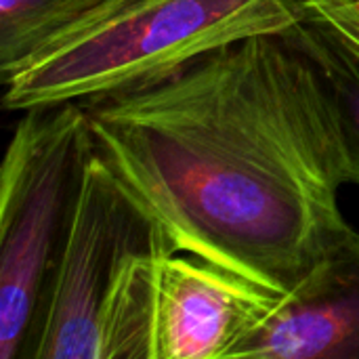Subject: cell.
Masks as SVG:
<instances>
[{"instance_id":"cell-1","label":"cell","mask_w":359,"mask_h":359,"mask_svg":"<svg viewBox=\"0 0 359 359\" xmlns=\"http://www.w3.org/2000/svg\"><path fill=\"white\" fill-rule=\"evenodd\" d=\"M95 151L179 252L286 294L353 227L332 101L284 34L217 48L154 84L80 101Z\"/></svg>"},{"instance_id":"cell-2","label":"cell","mask_w":359,"mask_h":359,"mask_svg":"<svg viewBox=\"0 0 359 359\" xmlns=\"http://www.w3.org/2000/svg\"><path fill=\"white\" fill-rule=\"evenodd\" d=\"M175 252L164 225L93 147L23 355L151 359L160 261Z\"/></svg>"},{"instance_id":"cell-3","label":"cell","mask_w":359,"mask_h":359,"mask_svg":"<svg viewBox=\"0 0 359 359\" xmlns=\"http://www.w3.org/2000/svg\"><path fill=\"white\" fill-rule=\"evenodd\" d=\"M299 19L297 0H103L2 78V105L25 111L135 90Z\"/></svg>"},{"instance_id":"cell-4","label":"cell","mask_w":359,"mask_h":359,"mask_svg":"<svg viewBox=\"0 0 359 359\" xmlns=\"http://www.w3.org/2000/svg\"><path fill=\"white\" fill-rule=\"evenodd\" d=\"M93 137L80 103L23 111L0 168V359L27 349Z\"/></svg>"},{"instance_id":"cell-5","label":"cell","mask_w":359,"mask_h":359,"mask_svg":"<svg viewBox=\"0 0 359 359\" xmlns=\"http://www.w3.org/2000/svg\"><path fill=\"white\" fill-rule=\"evenodd\" d=\"M278 294L202 259L160 261L151 359H229Z\"/></svg>"},{"instance_id":"cell-6","label":"cell","mask_w":359,"mask_h":359,"mask_svg":"<svg viewBox=\"0 0 359 359\" xmlns=\"http://www.w3.org/2000/svg\"><path fill=\"white\" fill-rule=\"evenodd\" d=\"M229 359H359V233L339 240Z\"/></svg>"},{"instance_id":"cell-7","label":"cell","mask_w":359,"mask_h":359,"mask_svg":"<svg viewBox=\"0 0 359 359\" xmlns=\"http://www.w3.org/2000/svg\"><path fill=\"white\" fill-rule=\"evenodd\" d=\"M284 36L313 63L339 118L351 183L359 185V50L303 11Z\"/></svg>"},{"instance_id":"cell-8","label":"cell","mask_w":359,"mask_h":359,"mask_svg":"<svg viewBox=\"0 0 359 359\" xmlns=\"http://www.w3.org/2000/svg\"><path fill=\"white\" fill-rule=\"evenodd\" d=\"M103 0H0V78Z\"/></svg>"},{"instance_id":"cell-9","label":"cell","mask_w":359,"mask_h":359,"mask_svg":"<svg viewBox=\"0 0 359 359\" xmlns=\"http://www.w3.org/2000/svg\"><path fill=\"white\" fill-rule=\"evenodd\" d=\"M299 8L359 50V0H297Z\"/></svg>"}]
</instances>
